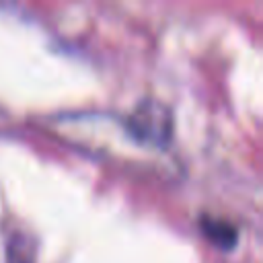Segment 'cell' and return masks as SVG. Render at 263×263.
I'll list each match as a JSON object with an SVG mask.
<instances>
[{
    "mask_svg": "<svg viewBox=\"0 0 263 263\" xmlns=\"http://www.w3.org/2000/svg\"><path fill=\"white\" fill-rule=\"evenodd\" d=\"M201 228H203V234L212 242H216V245H220L224 249H228V247H232L236 242V228L230 222H226V220L203 218L201 220Z\"/></svg>",
    "mask_w": 263,
    "mask_h": 263,
    "instance_id": "2",
    "label": "cell"
},
{
    "mask_svg": "<svg viewBox=\"0 0 263 263\" xmlns=\"http://www.w3.org/2000/svg\"><path fill=\"white\" fill-rule=\"evenodd\" d=\"M127 127L134 138L144 144L164 146L173 136V115L171 109L154 99L142 101L127 117Z\"/></svg>",
    "mask_w": 263,
    "mask_h": 263,
    "instance_id": "1",
    "label": "cell"
},
{
    "mask_svg": "<svg viewBox=\"0 0 263 263\" xmlns=\"http://www.w3.org/2000/svg\"><path fill=\"white\" fill-rule=\"evenodd\" d=\"M8 263H33L31 251L21 236H14L12 242L8 245Z\"/></svg>",
    "mask_w": 263,
    "mask_h": 263,
    "instance_id": "3",
    "label": "cell"
}]
</instances>
